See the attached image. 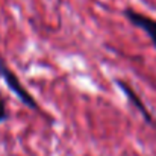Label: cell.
Returning a JSON list of instances; mask_svg holds the SVG:
<instances>
[{"label": "cell", "mask_w": 156, "mask_h": 156, "mask_svg": "<svg viewBox=\"0 0 156 156\" xmlns=\"http://www.w3.org/2000/svg\"><path fill=\"white\" fill-rule=\"evenodd\" d=\"M0 77L3 79L5 85L9 88V91L14 93V94L17 96V99L24 105V106H27L29 109L37 111V112L41 111L38 102L35 100V97H34V96L27 91V88L21 83V80L18 79V76L11 70V67L6 64V61L3 59L2 55H0Z\"/></svg>", "instance_id": "cell-1"}, {"label": "cell", "mask_w": 156, "mask_h": 156, "mask_svg": "<svg viewBox=\"0 0 156 156\" xmlns=\"http://www.w3.org/2000/svg\"><path fill=\"white\" fill-rule=\"evenodd\" d=\"M123 15L124 18L135 27L141 29L147 37L149 40L152 41L153 47L156 49V18L147 15V14H143V12H138L132 8H126L123 9Z\"/></svg>", "instance_id": "cell-2"}, {"label": "cell", "mask_w": 156, "mask_h": 156, "mask_svg": "<svg viewBox=\"0 0 156 156\" xmlns=\"http://www.w3.org/2000/svg\"><path fill=\"white\" fill-rule=\"evenodd\" d=\"M115 83H117V87L123 91V94L126 96V99L130 102V105L143 115V118H144V121L147 123V124H150V126H155V120H153V117H152V114H150V111L147 109V106L146 103L141 100V97L138 96V93L133 90V87L130 85V83H127L126 80H123V79H115Z\"/></svg>", "instance_id": "cell-3"}, {"label": "cell", "mask_w": 156, "mask_h": 156, "mask_svg": "<svg viewBox=\"0 0 156 156\" xmlns=\"http://www.w3.org/2000/svg\"><path fill=\"white\" fill-rule=\"evenodd\" d=\"M9 118V112H8V108H6V100L0 96V124L8 121Z\"/></svg>", "instance_id": "cell-4"}]
</instances>
